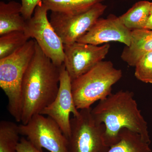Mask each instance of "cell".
Instances as JSON below:
<instances>
[{
    "label": "cell",
    "instance_id": "cell-1",
    "mask_svg": "<svg viewBox=\"0 0 152 152\" xmlns=\"http://www.w3.org/2000/svg\"><path fill=\"white\" fill-rule=\"evenodd\" d=\"M61 66L55 65L36 42L34 54L22 83L21 122L23 124L35 115L40 114L56 99L59 87Z\"/></svg>",
    "mask_w": 152,
    "mask_h": 152
},
{
    "label": "cell",
    "instance_id": "cell-2",
    "mask_svg": "<svg viewBox=\"0 0 152 152\" xmlns=\"http://www.w3.org/2000/svg\"><path fill=\"white\" fill-rule=\"evenodd\" d=\"M94 118L105 127L104 140L110 148L119 140V133L126 129L139 134L145 142L151 144L148 124L134 99V93L121 90L100 101L94 108Z\"/></svg>",
    "mask_w": 152,
    "mask_h": 152
},
{
    "label": "cell",
    "instance_id": "cell-3",
    "mask_svg": "<svg viewBox=\"0 0 152 152\" xmlns=\"http://www.w3.org/2000/svg\"><path fill=\"white\" fill-rule=\"evenodd\" d=\"M36 46L35 40H29L13 53L0 59V87L7 97L8 110L18 122L21 120L23 79Z\"/></svg>",
    "mask_w": 152,
    "mask_h": 152
},
{
    "label": "cell",
    "instance_id": "cell-4",
    "mask_svg": "<svg viewBox=\"0 0 152 152\" xmlns=\"http://www.w3.org/2000/svg\"><path fill=\"white\" fill-rule=\"evenodd\" d=\"M122 77L121 69L110 61L100 62L92 69L72 82V89L78 110L89 108L97 101L112 94V87Z\"/></svg>",
    "mask_w": 152,
    "mask_h": 152
},
{
    "label": "cell",
    "instance_id": "cell-5",
    "mask_svg": "<svg viewBox=\"0 0 152 152\" xmlns=\"http://www.w3.org/2000/svg\"><path fill=\"white\" fill-rule=\"evenodd\" d=\"M92 108L82 109L71 119L69 152H107L110 148L104 140L105 127L93 117Z\"/></svg>",
    "mask_w": 152,
    "mask_h": 152
},
{
    "label": "cell",
    "instance_id": "cell-6",
    "mask_svg": "<svg viewBox=\"0 0 152 152\" xmlns=\"http://www.w3.org/2000/svg\"><path fill=\"white\" fill-rule=\"evenodd\" d=\"M48 8L42 1L36 7L32 17L26 20L24 32L36 41L44 54L61 66L64 61V45L48 18Z\"/></svg>",
    "mask_w": 152,
    "mask_h": 152
},
{
    "label": "cell",
    "instance_id": "cell-7",
    "mask_svg": "<svg viewBox=\"0 0 152 152\" xmlns=\"http://www.w3.org/2000/svg\"><path fill=\"white\" fill-rule=\"evenodd\" d=\"M21 135L37 149L50 152H69L68 140L53 120L44 115L37 114L26 124L19 125Z\"/></svg>",
    "mask_w": 152,
    "mask_h": 152
},
{
    "label": "cell",
    "instance_id": "cell-8",
    "mask_svg": "<svg viewBox=\"0 0 152 152\" xmlns=\"http://www.w3.org/2000/svg\"><path fill=\"white\" fill-rule=\"evenodd\" d=\"M107 7L99 3L88 11L75 15L51 12L50 23L64 45H70L77 42L91 28Z\"/></svg>",
    "mask_w": 152,
    "mask_h": 152
},
{
    "label": "cell",
    "instance_id": "cell-9",
    "mask_svg": "<svg viewBox=\"0 0 152 152\" xmlns=\"http://www.w3.org/2000/svg\"><path fill=\"white\" fill-rule=\"evenodd\" d=\"M64 46V64L72 81L103 61L110 48L108 43L99 46L78 42Z\"/></svg>",
    "mask_w": 152,
    "mask_h": 152
},
{
    "label": "cell",
    "instance_id": "cell-10",
    "mask_svg": "<svg viewBox=\"0 0 152 152\" xmlns=\"http://www.w3.org/2000/svg\"><path fill=\"white\" fill-rule=\"evenodd\" d=\"M72 80L64 64L61 66L59 87L53 102L40 114L46 115L58 124L68 139L71 135V114L77 116L80 111L75 104L72 89Z\"/></svg>",
    "mask_w": 152,
    "mask_h": 152
},
{
    "label": "cell",
    "instance_id": "cell-11",
    "mask_svg": "<svg viewBox=\"0 0 152 152\" xmlns=\"http://www.w3.org/2000/svg\"><path fill=\"white\" fill-rule=\"evenodd\" d=\"M132 31L123 24L119 17L110 14L107 18L98 19L77 42L98 46L110 42H117L129 46Z\"/></svg>",
    "mask_w": 152,
    "mask_h": 152
},
{
    "label": "cell",
    "instance_id": "cell-12",
    "mask_svg": "<svg viewBox=\"0 0 152 152\" xmlns=\"http://www.w3.org/2000/svg\"><path fill=\"white\" fill-rule=\"evenodd\" d=\"M152 51V30L143 29L132 31L129 46L123 50L121 58L129 66H134L144 55Z\"/></svg>",
    "mask_w": 152,
    "mask_h": 152
},
{
    "label": "cell",
    "instance_id": "cell-13",
    "mask_svg": "<svg viewBox=\"0 0 152 152\" xmlns=\"http://www.w3.org/2000/svg\"><path fill=\"white\" fill-rule=\"evenodd\" d=\"M26 23L22 15L21 3L0 2V36L13 31H24Z\"/></svg>",
    "mask_w": 152,
    "mask_h": 152
},
{
    "label": "cell",
    "instance_id": "cell-14",
    "mask_svg": "<svg viewBox=\"0 0 152 152\" xmlns=\"http://www.w3.org/2000/svg\"><path fill=\"white\" fill-rule=\"evenodd\" d=\"M105 0H42L48 11L75 15L88 11Z\"/></svg>",
    "mask_w": 152,
    "mask_h": 152
},
{
    "label": "cell",
    "instance_id": "cell-15",
    "mask_svg": "<svg viewBox=\"0 0 152 152\" xmlns=\"http://www.w3.org/2000/svg\"><path fill=\"white\" fill-rule=\"evenodd\" d=\"M151 4V2L149 1L137 2L127 12L119 17L120 20L132 31L145 28Z\"/></svg>",
    "mask_w": 152,
    "mask_h": 152
},
{
    "label": "cell",
    "instance_id": "cell-16",
    "mask_svg": "<svg viewBox=\"0 0 152 152\" xmlns=\"http://www.w3.org/2000/svg\"><path fill=\"white\" fill-rule=\"evenodd\" d=\"M148 143L137 133L124 129L119 133V140L107 152H152Z\"/></svg>",
    "mask_w": 152,
    "mask_h": 152
},
{
    "label": "cell",
    "instance_id": "cell-17",
    "mask_svg": "<svg viewBox=\"0 0 152 152\" xmlns=\"http://www.w3.org/2000/svg\"><path fill=\"white\" fill-rule=\"evenodd\" d=\"M19 125L3 120L0 122V152H17L20 143Z\"/></svg>",
    "mask_w": 152,
    "mask_h": 152
},
{
    "label": "cell",
    "instance_id": "cell-18",
    "mask_svg": "<svg viewBox=\"0 0 152 152\" xmlns=\"http://www.w3.org/2000/svg\"><path fill=\"white\" fill-rule=\"evenodd\" d=\"M23 31H13L0 37V59L13 53L29 39Z\"/></svg>",
    "mask_w": 152,
    "mask_h": 152
},
{
    "label": "cell",
    "instance_id": "cell-19",
    "mask_svg": "<svg viewBox=\"0 0 152 152\" xmlns=\"http://www.w3.org/2000/svg\"><path fill=\"white\" fill-rule=\"evenodd\" d=\"M135 67L136 78L146 83L152 84V51L144 55Z\"/></svg>",
    "mask_w": 152,
    "mask_h": 152
},
{
    "label": "cell",
    "instance_id": "cell-20",
    "mask_svg": "<svg viewBox=\"0 0 152 152\" xmlns=\"http://www.w3.org/2000/svg\"><path fill=\"white\" fill-rule=\"evenodd\" d=\"M10 1V0H9ZM22 15L26 20L32 17L36 7L42 1V0H21Z\"/></svg>",
    "mask_w": 152,
    "mask_h": 152
},
{
    "label": "cell",
    "instance_id": "cell-21",
    "mask_svg": "<svg viewBox=\"0 0 152 152\" xmlns=\"http://www.w3.org/2000/svg\"><path fill=\"white\" fill-rule=\"evenodd\" d=\"M17 152H43L34 146L27 139H21L17 148Z\"/></svg>",
    "mask_w": 152,
    "mask_h": 152
},
{
    "label": "cell",
    "instance_id": "cell-22",
    "mask_svg": "<svg viewBox=\"0 0 152 152\" xmlns=\"http://www.w3.org/2000/svg\"><path fill=\"white\" fill-rule=\"evenodd\" d=\"M146 29L152 30V1L151 2V7L148 18L147 22L145 28Z\"/></svg>",
    "mask_w": 152,
    "mask_h": 152
}]
</instances>
